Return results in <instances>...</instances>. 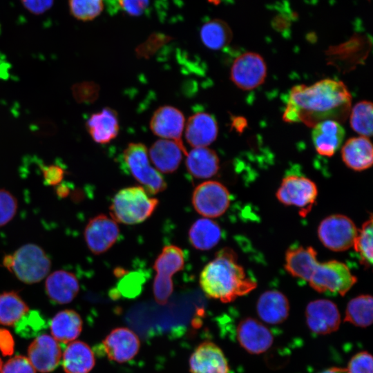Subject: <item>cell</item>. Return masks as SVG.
Returning a JSON list of instances; mask_svg holds the SVG:
<instances>
[{
  "instance_id": "obj_1",
  "label": "cell",
  "mask_w": 373,
  "mask_h": 373,
  "mask_svg": "<svg viewBox=\"0 0 373 373\" xmlns=\"http://www.w3.org/2000/svg\"><path fill=\"white\" fill-rule=\"evenodd\" d=\"M351 102L352 95L341 81L327 78L309 86L299 84L291 88L283 119L312 128L325 120L343 122Z\"/></svg>"
},
{
  "instance_id": "obj_2",
  "label": "cell",
  "mask_w": 373,
  "mask_h": 373,
  "mask_svg": "<svg viewBox=\"0 0 373 373\" xmlns=\"http://www.w3.org/2000/svg\"><path fill=\"white\" fill-rule=\"evenodd\" d=\"M200 285L209 298L230 303L254 289L257 283L247 276L238 262L236 253L229 247L220 249L200 275Z\"/></svg>"
},
{
  "instance_id": "obj_3",
  "label": "cell",
  "mask_w": 373,
  "mask_h": 373,
  "mask_svg": "<svg viewBox=\"0 0 373 373\" xmlns=\"http://www.w3.org/2000/svg\"><path fill=\"white\" fill-rule=\"evenodd\" d=\"M3 265L21 282L32 285L46 278L51 269V260L40 246L27 243L6 255Z\"/></svg>"
},
{
  "instance_id": "obj_4",
  "label": "cell",
  "mask_w": 373,
  "mask_h": 373,
  "mask_svg": "<svg viewBox=\"0 0 373 373\" xmlns=\"http://www.w3.org/2000/svg\"><path fill=\"white\" fill-rule=\"evenodd\" d=\"M158 202L142 186L126 187L115 195L109 208L110 215L116 222L138 224L152 215Z\"/></svg>"
},
{
  "instance_id": "obj_5",
  "label": "cell",
  "mask_w": 373,
  "mask_h": 373,
  "mask_svg": "<svg viewBox=\"0 0 373 373\" xmlns=\"http://www.w3.org/2000/svg\"><path fill=\"white\" fill-rule=\"evenodd\" d=\"M126 167L149 194L164 191L166 183L160 173L150 164L146 147L142 143H130L122 155Z\"/></svg>"
},
{
  "instance_id": "obj_6",
  "label": "cell",
  "mask_w": 373,
  "mask_h": 373,
  "mask_svg": "<svg viewBox=\"0 0 373 373\" xmlns=\"http://www.w3.org/2000/svg\"><path fill=\"white\" fill-rule=\"evenodd\" d=\"M357 278L342 262L332 260L318 262L307 281L320 293L331 292L344 296L356 283Z\"/></svg>"
},
{
  "instance_id": "obj_7",
  "label": "cell",
  "mask_w": 373,
  "mask_h": 373,
  "mask_svg": "<svg viewBox=\"0 0 373 373\" xmlns=\"http://www.w3.org/2000/svg\"><path fill=\"white\" fill-rule=\"evenodd\" d=\"M184 254L175 245L164 247L156 258L153 268L156 271L153 285L155 301L165 305L173 291L172 276L184 268Z\"/></svg>"
},
{
  "instance_id": "obj_8",
  "label": "cell",
  "mask_w": 373,
  "mask_h": 373,
  "mask_svg": "<svg viewBox=\"0 0 373 373\" xmlns=\"http://www.w3.org/2000/svg\"><path fill=\"white\" fill-rule=\"evenodd\" d=\"M317 195L316 184L310 179L297 175L284 178L276 193L277 199L283 204L298 207L302 217L310 212Z\"/></svg>"
},
{
  "instance_id": "obj_9",
  "label": "cell",
  "mask_w": 373,
  "mask_h": 373,
  "mask_svg": "<svg viewBox=\"0 0 373 373\" xmlns=\"http://www.w3.org/2000/svg\"><path fill=\"white\" fill-rule=\"evenodd\" d=\"M358 229L347 216L333 214L324 218L318 227L322 244L333 251H343L353 247Z\"/></svg>"
},
{
  "instance_id": "obj_10",
  "label": "cell",
  "mask_w": 373,
  "mask_h": 373,
  "mask_svg": "<svg viewBox=\"0 0 373 373\" xmlns=\"http://www.w3.org/2000/svg\"><path fill=\"white\" fill-rule=\"evenodd\" d=\"M195 210L206 218H217L225 213L230 204V194L222 183L208 180L195 187L192 194Z\"/></svg>"
},
{
  "instance_id": "obj_11",
  "label": "cell",
  "mask_w": 373,
  "mask_h": 373,
  "mask_svg": "<svg viewBox=\"0 0 373 373\" xmlns=\"http://www.w3.org/2000/svg\"><path fill=\"white\" fill-rule=\"evenodd\" d=\"M267 65L262 57L254 52L238 56L230 70V79L243 90H253L261 85L267 77Z\"/></svg>"
},
{
  "instance_id": "obj_12",
  "label": "cell",
  "mask_w": 373,
  "mask_h": 373,
  "mask_svg": "<svg viewBox=\"0 0 373 373\" xmlns=\"http://www.w3.org/2000/svg\"><path fill=\"white\" fill-rule=\"evenodd\" d=\"M119 236L117 222L104 214L90 219L84 232L88 248L95 255L108 251L117 242Z\"/></svg>"
},
{
  "instance_id": "obj_13",
  "label": "cell",
  "mask_w": 373,
  "mask_h": 373,
  "mask_svg": "<svg viewBox=\"0 0 373 373\" xmlns=\"http://www.w3.org/2000/svg\"><path fill=\"white\" fill-rule=\"evenodd\" d=\"M306 323L311 332L325 335L336 332L341 324V315L336 305L327 299L309 303L305 309Z\"/></svg>"
},
{
  "instance_id": "obj_14",
  "label": "cell",
  "mask_w": 373,
  "mask_h": 373,
  "mask_svg": "<svg viewBox=\"0 0 373 373\" xmlns=\"http://www.w3.org/2000/svg\"><path fill=\"white\" fill-rule=\"evenodd\" d=\"M102 347L109 360L122 363L132 360L137 355L140 341L131 329L117 327L104 339Z\"/></svg>"
},
{
  "instance_id": "obj_15",
  "label": "cell",
  "mask_w": 373,
  "mask_h": 373,
  "mask_svg": "<svg viewBox=\"0 0 373 373\" xmlns=\"http://www.w3.org/2000/svg\"><path fill=\"white\" fill-rule=\"evenodd\" d=\"M236 338L240 346L252 354L266 352L274 342L271 331L261 322L250 317L242 319L238 323Z\"/></svg>"
},
{
  "instance_id": "obj_16",
  "label": "cell",
  "mask_w": 373,
  "mask_h": 373,
  "mask_svg": "<svg viewBox=\"0 0 373 373\" xmlns=\"http://www.w3.org/2000/svg\"><path fill=\"white\" fill-rule=\"evenodd\" d=\"M28 358L35 370L41 373L53 371L61 358V347L52 336L39 335L29 345Z\"/></svg>"
},
{
  "instance_id": "obj_17",
  "label": "cell",
  "mask_w": 373,
  "mask_h": 373,
  "mask_svg": "<svg viewBox=\"0 0 373 373\" xmlns=\"http://www.w3.org/2000/svg\"><path fill=\"white\" fill-rule=\"evenodd\" d=\"M185 118L183 113L171 106H160L153 113L149 126L152 133L162 139L182 143Z\"/></svg>"
},
{
  "instance_id": "obj_18",
  "label": "cell",
  "mask_w": 373,
  "mask_h": 373,
  "mask_svg": "<svg viewBox=\"0 0 373 373\" xmlns=\"http://www.w3.org/2000/svg\"><path fill=\"white\" fill-rule=\"evenodd\" d=\"M191 373H229V365L222 350L214 343L204 341L189 359Z\"/></svg>"
},
{
  "instance_id": "obj_19",
  "label": "cell",
  "mask_w": 373,
  "mask_h": 373,
  "mask_svg": "<svg viewBox=\"0 0 373 373\" xmlns=\"http://www.w3.org/2000/svg\"><path fill=\"white\" fill-rule=\"evenodd\" d=\"M218 133V122L209 113L204 112L195 113L186 122V140L193 148L210 145L216 140Z\"/></svg>"
},
{
  "instance_id": "obj_20",
  "label": "cell",
  "mask_w": 373,
  "mask_h": 373,
  "mask_svg": "<svg viewBox=\"0 0 373 373\" xmlns=\"http://www.w3.org/2000/svg\"><path fill=\"white\" fill-rule=\"evenodd\" d=\"M186 150L183 144L171 140L155 142L149 151V157L159 172L171 173L177 170Z\"/></svg>"
},
{
  "instance_id": "obj_21",
  "label": "cell",
  "mask_w": 373,
  "mask_h": 373,
  "mask_svg": "<svg viewBox=\"0 0 373 373\" xmlns=\"http://www.w3.org/2000/svg\"><path fill=\"white\" fill-rule=\"evenodd\" d=\"M45 291L52 302L67 304L78 294L79 283L73 273L62 269L56 270L46 276Z\"/></svg>"
},
{
  "instance_id": "obj_22",
  "label": "cell",
  "mask_w": 373,
  "mask_h": 373,
  "mask_svg": "<svg viewBox=\"0 0 373 373\" xmlns=\"http://www.w3.org/2000/svg\"><path fill=\"white\" fill-rule=\"evenodd\" d=\"M86 128L96 143H109L119 133V124L117 112L106 107L93 113L86 122Z\"/></svg>"
},
{
  "instance_id": "obj_23",
  "label": "cell",
  "mask_w": 373,
  "mask_h": 373,
  "mask_svg": "<svg viewBox=\"0 0 373 373\" xmlns=\"http://www.w3.org/2000/svg\"><path fill=\"white\" fill-rule=\"evenodd\" d=\"M344 136V128L336 121H323L313 127V144L316 152L323 156H332L341 147Z\"/></svg>"
},
{
  "instance_id": "obj_24",
  "label": "cell",
  "mask_w": 373,
  "mask_h": 373,
  "mask_svg": "<svg viewBox=\"0 0 373 373\" xmlns=\"http://www.w3.org/2000/svg\"><path fill=\"white\" fill-rule=\"evenodd\" d=\"M256 310L259 318L263 322L271 325L280 324L289 316V300L282 292L268 290L258 298Z\"/></svg>"
},
{
  "instance_id": "obj_25",
  "label": "cell",
  "mask_w": 373,
  "mask_h": 373,
  "mask_svg": "<svg viewBox=\"0 0 373 373\" xmlns=\"http://www.w3.org/2000/svg\"><path fill=\"white\" fill-rule=\"evenodd\" d=\"M341 156L348 168L356 171L366 170L373 162L372 144L364 136L351 137L343 146Z\"/></svg>"
},
{
  "instance_id": "obj_26",
  "label": "cell",
  "mask_w": 373,
  "mask_h": 373,
  "mask_svg": "<svg viewBox=\"0 0 373 373\" xmlns=\"http://www.w3.org/2000/svg\"><path fill=\"white\" fill-rule=\"evenodd\" d=\"M185 164L189 174L197 179L215 175L220 169L219 157L215 151L207 146L195 147L186 155Z\"/></svg>"
},
{
  "instance_id": "obj_27",
  "label": "cell",
  "mask_w": 373,
  "mask_h": 373,
  "mask_svg": "<svg viewBox=\"0 0 373 373\" xmlns=\"http://www.w3.org/2000/svg\"><path fill=\"white\" fill-rule=\"evenodd\" d=\"M317 253L312 247H289L285 253V269L294 277L308 281L318 262Z\"/></svg>"
},
{
  "instance_id": "obj_28",
  "label": "cell",
  "mask_w": 373,
  "mask_h": 373,
  "mask_svg": "<svg viewBox=\"0 0 373 373\" xmlns=\"http://www.w3.org/2000/svg\"><path fill=\"white\" fill-rule=\"evenodd\" d=\"M95 363L93 352L83 341L70 342L64 352L62 365L66 373H89Z\"/></svg>"
},
{
  "instance_id": "obj_29",
  "label": "cell",
  "mask_w": 373,
  "mask_h": 373,
  "mask_svg": "<svg viewBox=\"0 0 373 373\" xmlns=\"http://www.w3.org/2000/svg\"><path fill=\"white\" fill-rule=\"evenodd\" d=\"M83 322L79 314L73 309H64L52 318L50 329L57 341L67 343L76 339L81 333Z\"/></svg>"
},
{
  "instance_id": "obj_30",
  "label": "cell",
  "mask_w": 373,
  "mask_h": 373,
  "mask_svg": "<svg viewBox=\"0 0 373 373\" xmlns=\"http://www.w3.org/2000/svg\"><path fill=\"white\" fill-rule=\"evenodd\" d=\"M222 231L218 223L209 218L197 220L190 227L189 239L191 245L200 251H207L220 242Z\"/></svg>"
},
{
  "instance_id": "obj_31",
  "label": "cell",
  "mask_w": 373,
  "mask_h": 373,
  "mask_svg": "<svg viewBox=\"0 0 373 373\" xmlns=\"http://www.w3.org/2000/svg\"><path fill=\"white\" fill-rule=\"evenodd\" d=\"M203 44L211 50H220L231 42L233 33L229 25L218 19H211L203 24L200 32Z\"/></svg>"
},
{
  "instance_id": "obj_32",
  "label": "cell",
  "mask_w": 373,
  "mask_h": 373,
  "mask_svg": "<svg viewBox=\"0 0 373 373\" xmlns=\"http://www.w3.org/2000/svg\"><path fill=\"white\" fill-rule=\"evenodd\" d=\"M29 312V307L15 291L0 294V324L12 326Z\"/></svg>"
},
{
  "instance_id": "obj_33",
  "label": "cell",
  "mask_w": 373,
  "mask_h": 373,
  "mask_svg": "<svg viewBox=\"0 0 373 373\" xmlns=\"http://www.w3.org/2000/svg\"><path fill=\"white\" fill-rule=\"evenodd\" d=\"M373 321V300L370 295H360L351 299L345 309V322L359 327H367Z\"/></svg>"
},
{
  "instance_id": "obj_34",
  "label": "cell",
  "mask_w": 373,
  "mask_h": 373,
  "mask_svg": "<svg viewBox=\"0 0 373 373\" xmlns=\"http://www.w3.org/2000/svg\"><path fill=\"white\" fill-rule=\"evenodd\" d=\"M350 126L361 136L366 137L372 135V103L361 101L350 111Z\"/></svg>"
},
{
  "instance_id": "obj_35",
  "label": "cell",
  "mask_w": 373,
  "mask_h": 373,
  "mask_svg": "<svg viewBox=\"0 0 373 373\" xmlns=\"http://www.w3.org/2000/svg\"><path fill=\"white\" fill-rule=\"evenodd\" d=\"M372 218L370 215L358 229L353 247L358 254L361 263L366 268L370 267L372 263Z\"/></svg>"
},
{
  "instance_id": "obj_36",
  "label": "cell",
  "mask_w": 373,
  "mask_h": 373,
  "mask_svg": "<svg viewBox=\"0 0 373 373\" xmlns=\"http://www.w3.org/2000/svg\"><path fill=\"white\" fill-rule=\"evenodd\" d=\"M69 10L77 19L91 21L97 17L104 9V0H69Z\"/></svg>"
},
{
  "instance_id": "obj_37",
  "label": "cell",
  "mask_w": 373,
  "mask_h": 373,
  "mask_svg": "<svg viewBox=\"0 0 373 373\" xmlns=\"http://www.w3.org/2000/svg\"><path fill=\"white\" fill-rule=\"evenodd\" d=\"M18 201L9 191L0 189V227L9 223L15 216Z\"/></svg>"
},
{
  "instance_id": "obj_38",
  "label": "cell",
  "mask_w": 373,
  "mask_h": 373,
  "mask_svg": "<svg viewBox=\"0 0 373 373\" xmlns=\"http://www.w3.org/2000/svg\"><path fill=\"white\" fill-rule=\"evenodd\" d=\"M347 373H373V359L372 355L366 351L360 352L350 360Z\"/></svg>"
},
{
  "instance_id": "obj_39",
  "label": "cell",
  "mask_w": 373,
  "mask_h": 373,
  "mask_svg": "<svg viewBox=\"0 0 373 373\" xmlns=\"http://www.w3.org/2000/svg\"><path fill=\"white\" fill-rule=\"evenodd\" d=\"M1 373H36V372L27 357L17 355L9 359L2 366Z\"/></svg>"
},
{
  "instance_id": "obj_40",
  "label": "cell",
  "mask_w": 373,
  "mask_h": 373,
  "mask_svg": "<svg viewBox=\"0 0 373 373\" xmlns=\"http://www.w3.org/2000/svg\"><path fill=\"white\" fill-rule=\"evenodd\" d=\"M74 99L79 103L92 102L97 96L96 85L90 82L74 84L71 88Z\"/></svg>"
},
{
  "instance_id": "obj_41",
  "label": "cell",
  "mask_w": 373,
  "mask_h": 373,
  "mask_svg": "<svg viewBox=\"0 0 373 373\" xmlns=\"http://www.w3.org/2000/svg\"><path fill=\"white\" fill-rule=\"evenodd\" d=\"M45 183L49 186H57L61 183L65 170L58 164L42 165L40 166Z\"/></svg>"
},
{
  "instance_id": "obj_42",
  "label": "cell",
  "mask_w": 373,
  "mask_h": 373,
  "mask_svg": "<svg viewBox=\"0 0 373 373\" xmlns=\"http://www.w3.org/2000/svg\"><path fill=\"white\" fill-rule=\"evenodd\" d=\"M116 2L120 10L134 17L143 14L149 6V0H116Z\"/></svg>"
},
{
  "instance_id": "obj_43",
  "label": "cell",
  "mask_w": 373,
  "mask_h": 373,
  "mask_svg": "<svg viewBox=\"0 0 373 373\" xmlns=\"http://www.w3.org/2000/svg\"><path fill=\"white\" fill-rule=\"evenodd\" d=\"M26 10L35 15H39L49 10L54 0H21Z\"/></svg>"
},
{
  "instance_id": "obj_44",
  "label": "cell",
  "mask_w": 373,
  "mask_h": 373,
  "mask_svg": "<svg viewBox=\"0 0 373 373\" xmlns=\"http://www.w3.org/2000/svg\"><path fill=\"white\" fill-rule=\"evenodd\" d=\"M15 350V341L11 333L6 329L0 328V352L3 356H11Z\"/></svg>"
},
{
  "instance_id": "obj_45",
  "label": "cell",
  "mask_w": 373,
  "mask_h": 373,
  "mask_svg": "<svg viewBox=\"0 0 373 373\" xmlns=\"http://www.w3.org/2000/svg\"><path fill=\"white\" fill-rule=\"evenodd\" d=\"M69 187L68 186L60 183L59 184L57 185L56 188V192L58 196L61 198H65L69 194Z\"/></svg>"
},
{
  "instance_id": "obj_46",
  "label": "cell",
  "mask_w": 373,
  "mask_h": 373,
  "mask_svg": "<svg viewBox=\"0 0 373 373\" xmlns=\"http://www.w3.org/2000/svg\"><path fill=\"white\" fill-rule=\"evenodd\" d=\"M232 124L237 131L240 132L246 126L247 122L245 118L236 117L233 119Z\"/></svg>"
},
{
  "instance_id": "obj_47",
  "label": "cell",
  "mask_w": 373,
  "mask_h": 373,
  "mask_svg": "<svg viewBox=\"0 0 373 373\" xmlns=\"http://www.w3.org/2000/svg\"><path fill=\"white\" fill-rule=\"evenodd\" d=\"M320 373H347L346 368L333 367L326 369Z\"/></svg>"
},
{
  "instance_id": "obj_48",
  "label": "cell",
  "mask_w": 373,
  "mask_h": 373,
  "mask_svg": "<svg viewBox=\"0 0 373 373\" xmlns=\"http://www.w3.org/2000/svg\"><path fill=\"white\" fill-rule=\"evenodd\" d=\"M2 366H3L2 361L0 358V373H1V371Z\"/></svg>"
}]
</instances>
